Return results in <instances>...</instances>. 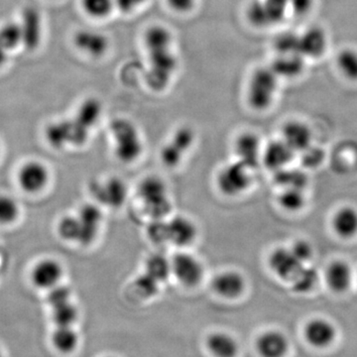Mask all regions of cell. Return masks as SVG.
Returning a JSON list of instances; mask_svg holds the SVG:
<instances>
[{"label":"cell","instance_id":"cb8c5ba5","mask_svg":"<svg viewBox=\"0 0 357 357\" xmlns=\"http://www.w3.org/2000/svg\"><path fill=\"white\" fill-rule=\"evenodd\" d=\"M335 234L342 239H352L357 236V210L352 206H344L335 211L332 218Z\"/></svg>","mask_w":357,"mask_h":357},{"label":"cell","instance_id":"8fae6325","mask_svg":"<svg viewBox=\"0 0 357 357\" xmlns=\"http://www.w3.org/2000/svg\"><path fill=\"white\" fill-rule=\"evenodd\" d=\"M79 229V245H91L98 238L103 222L100 208L96 204L82 206L76 213Z\"/></svg>","mask_w":357,"mask_h":357},{"label":"cell","instance_id":"60d3db41","mask_svg":"<svg viewBox=\"0 0 357 357\" xmlns=\"http://www.w3.org/2000/svg\"><path fill=\"white\" fill-rule=\"evenodd\" d=\"M146 234L148 239L155 245L159 246V248L169 245L167 218L166 220H150L147 227Z\"/></svg>","mask_w":357,"mask_h":357},{"label":"cell","instance_id":"9c48e42d","mask_svg":"<svg viewBox=\"0 0 357 357\" xmlns=\"http://www.w3.org/2000/svg\"><path fill=\"white\" fill-rule=\"evenodd\" d=\"M167 229L169 245H173L178 250L189 249L198 241V227L194 220L185 215L167 218Z\"/></svg>","mask_w":357,"mask_h":357},{"label":"cell","instance_id":"d4e9b609","mask_svg":"<svg viewBox=\"0 0 357 357\" xmlns=\"http://www.w3.org/2000/svg\"><path fill=\"white\" fill-rule=\"evenodd\" d=\"M305 61L306 59L300 54L277 55L270 67L279 79H296L304 72Z\"/></svg>","mask_w":357,"mask_h":357},{"label":"cell","instance_id":"d590c367","mask_svg":"<svg viewBox=\"0 0 357 357\" xmlns=\"http://www.w3.org/2000/svg\"><path fill=\"white\" fill-rule=\"evenodd\" d=\"M290 282L296 292L307 293L312 291L316 286L317 282H318V273L314 268L307 267L306 265H304Z\"/></svg>","mask_w":357,"mask_h":357},{"label":"cell","instance_id":"44dd1931","mask_svg":"<svg viewBox=\"0 0 357 357\" xmlns=\"http://www.w3.org/2000/svg\"><path fill=\"white\" fill-rule=\"evenodd\" d=\"M304 333L307 342L319 349L328 347L337 337L335 326L330 321L323 318L312 319L307 321Z\"/></svg>","mask_w":357,"mask_h":357},{"label":"cell","instance_id":"e575fe53","mask_svg":"<svg viewBox=\"0 0 357 357\" xmlns=\"http://www.w3.org/2000/svg\"><path fill=\"white\" fill-rule=\"evenodd\" d=\"M82 7L89 17L105 20L115 9L114 0H81Z\"/></svg>","mask_w":357,"mask_h":357},{"label":"cell","instance_id":"f35d334b","mask_svg":"<svg viewBox=\"0 0 357 357\" xmlns=\"http://www.w3.org/2000/svg\"><path fill=\"white\" fill-rule=\"evenodd\" d=\"M58 234L61 238L72 243H79V230L76 213L65 215L58 223Z\"/></svg>","mask_w":357,"mask_h":357},{"label":"cell","instance_id":"9a60e30c","mask_svg":"<svg viewBox=\"0 0 357 357\" xmlns=\"http://www.w3.org/2000/svg\"><path fill=\"white\" fill-rule=\"evenodd\" d=\"M328 48V33L321 26H311L299 34V54L305 59L317 60Z\"/></svg>","mask_w":357,"mask_h":357},{"label":"cell","instance_id":"484cf974","mask_svg":"<svg viewBox=\"0 0 357 357\" xmlns=\"http://www.w3.org/2000/svg\"><path fill=\"white\" fill-rule=\"evenodd\" d=\"M144 272L159 283H163L171 277V258L160 252L149 255L145 261Z\"/></svg>","mask_w":357,"mask_h":357},{"label":"cell","instance_id":"1f68e13d","mask_svg":"<svg viewBox=\"0 0 357 357\" xmlns=\"http://www.w3.org/2000/svg\"><path fill=\"white\" fill-rule=\"evenodd\" d=\"M306 201L304 190L295 188H286L282 190L278 197V203L281 208L289 213L302 211L305 208Z\"/></svg>","mask_w":357,"mask_h":357},{"label":"cell","instance_id":"f546056e","mask_svg":"<svg viewBox=\"0 0 357 357\" xmlns=\"http://www.w3.org/2000/svg\"><path fill=\"white\" fill-rule=\"evenodd\" d=\"M52 317L56 328L57 326H73L77 319V307L73 304L72 299L51 305Z\"/></svg>","mask_w":357,"mask_h":357},{"label":"cell","instance_id":"6da1fadb","mask_svg":"<svg viewBox=\"0 0 357 357\" xmlns=\"http://www.w3.org/2000/svg\"><path fill=\"white\" fill-rule=\"evenodd\" d=\"M145 49L148 60L145 81L153 91H164L172 81L178 66L173 45Z\"/></svg>","mask_w":357,"mask_h":357},{"label":"cell","instance_id":"8d00e7d4","mask_svg":"<svg viewBox=\"0 0 357 357\" xmlns=\"http://www.w3.org/2000/svg\"><path fill=\"white\" fill-rule=\"evenodd\" d=\"M246 15L249 22L256 27L265 28L273 25L266 6L263 3V0H253L248 6Z\"/></svg>","mask_w":357,"mask_h":357},{"label":"cell","instance_id":"d6a6232c","mask_svg":"<svg viewBox=\"0 0 357 357\" xmlns=\"http://www.w3.org/2000/svg\"><path fill=\"white\" fill-rule=\"evenodd\" d=\"M54 347L63 354H69L76 349L77 335L73 326H57L52 337Z\"/></svg>","mask_w":357,"mask_h":357},{"label":"cell","instance_id":"52a82bcc","mask_svg":"<svg viewBox=\"0 0 357 357\" xmlns=\"http://www.w3.org/2000/svg\"><path fill=\"white\" fill-rule=\"evenodd\" d=\"M171 258V277L184 288L198 287L206 276L203 261L188 249L178 250Z\"/></svg>","mask_w":357,"mask_h":357},{"label":"cell","instance_id":"ffe728a7","mask_svg":"<svg viewBox=\"0 0 357 357\" xmlns=\"http://www.w3.org/2000/svg\"><path fill=\"white\" fill-rule=\"evenodd\" d=\"M295 154L281 138L272 140L263 146L261 163L268 170L277 172L289 167Z\"/></svg>","mask_w":357,"mask_h":357},{"label":"cell","instance_id":"f1b7e54d","mask_svg":"<svg viewBox=\"0 0 357 357\" xmlns=\"http://www.w3.org/2000/svg\"><path fill=\"white\" fill-rule=\"evenodd\" d=\"M102 114V102L95 98H89L77 109L76 116L89 129L95 128Z\"/></svg>","mask_w":357,"mask_h":357},{"label":"cell","instance_id":"2e32d148","mask_svg":"<svg viewBox=\"0 0 357 357\" xmlns=\"http://www.w3.org/2000/svg\"><path fill=\"white\" fill-rule=\"evenodd\" d=\"M74 44L77 50L89 57L102 58L109 50V37L95 29H81L74 35Z\"/></svg>","mask_w":357,"mask_h":357},{"label":"cell","instance_id":"277c9868","mask_svg":"<svg viewBox=\"0 0 357 357\" xmlns=\"http://www.w3.org/2000/svg\"><path fill=\"white\" fill-rule=\"evenodd\" d=\"M109 129L114 154L119 161L130 164L140 158L143 153V140L132 121L116 119L112 122Z\"/></svg>","mask_w":357,"mask_h":357},{"label":"cell","instance_id":"7402d4cb","mask_svg":"<svg viewBox=\"0 0 357 357\" xmlns=\"http://www.w3.org/2000/svg\"><path fill=\"white\" fill-rule=\"evenodd\" d=\"M354 281V271L344 260H335L326 270V282L328 288L335 293H344L351 288Z\"/></svg>","mask_w":357,"mask_h":357},{"label":"cell","instance_id":"7c38bea8","mask_svg":"<svg viewBox=\"0 0 357 357\" xmlns=\"http://www.w3.org/2000/svg\"><path fill=\"white\" fill-rule=\"evenodd\" d=\"M17 181L23 192L38 194L48 185L50 172L42 162L28 161L18 171Z\"/></svg>","mask_w":357,"mask_h":357},{"label":"cell","instance_id":"f6af8a7d","mask_svg":"<svg viewBox=\"0 0 357 357\" xmlns=\"http://www.w3.org/2000/svg\"><path fill=\"white\" fill-rule=\"evenodd\" d=\"M303 162L307 168H316L323 162L324 152L318 148L309 147L302 152Z\"/></svg>","mask_w":357,"mask_h":357},{"label":"cell","instance_id":"5bb4252c","mask_svg":"<svg viewBox=\"0 0 357 357\" xmlns=\"http://www.w3.org/2000/svg\"><path fill=\"white\" fill-rule=\"evenodd\" d=\"M236 160L248 166L251 170L261 162L263 145L259 136L251 131L237 135L234 144Z\"/></svg>","mask_w":357,"mask_h":357},{"label":"cell","instance_id":"e0dca14e","mask_svg":"<svg viewBox=\"0 0 357 357\" xmlns=\"http://www.w3.org/2000/svg\"><path fill=\"white\" fill-rule=\"evenodd\" d=\"M64 276V268L58 260L45 258L35 264L31 271V280L37 288L51 290L60 285Z\"/></svg>","mask_w":357,"mask_h":357},{"label":"cell","instance_id":"bcb514c9","mask_svg":"<svg viewBox=\"0 0 357 357\" xmlns=\"http://www.w3.org/2000/svg\"><path fill=\"white\" fill-rule=\"evenodd\" d=\"M115 8L121 13L131 14L146 3L147 0H114Z\"/></svg>","mask_w":357,"mask_h":357},{"label":"cell","instance_id":"ab89813d","mask_svg":"<svg viewBox=\"0 0 357 357\" xmlns=\"http://www.w3.org/2000/svg\"><path fill=\"white\" fill-rule=\"evenodd\" d=\"M20 208L13 197L0 195V225H11L20 217Z\"/></svg>","mask_w":357,"mask_h":357},{"label":"cell","instance_id":"4316f807","mask_svg":"<svg viewBox=\"0 0 357 357\" xmlns=\"http://www.w3.org/2000/svg\"><path fill=\"white\" fill-rule=\"evenodd\" d=\"M208 347L215 357H236L238 347L236 340L225 333H215L208 340Z\"/></svg>","mask_w":357,"mask_h":357},{"label":"cell","instance_id":"8992f818","mask_svg":"<svg viewBox=\"0 0 357 357\" xmlns=\"http://www.w3.org/2000/svg\"><path fill=\"white\" fill-rule=\"evenodd\" d=\"M251 171L250 168L237 160L220 167L215 176L218 192L227 198L243 196L252 184Z\"/></svg>","mask_w":357,"mask_h":357},{"label":"cell","instance_id":"d6986e66","mask_svg":"<svg viewBox=\"0 0 357 357\" xmlns=\"http://www.w3.org/2000/svg\"><path fill=\"white\" fill-rule=\"evenodd\" d=\"M268 265L278 278L288 281L292 280L301 268L304 266L294 255L292 250L286 248H275L268 257Z\"/></svg>","mask_w":357,"mask_h":357},{"label":"cell","instance_id":"74e56055","mask_svg":"<svg viewBox=\"0 0 357 357\" xmlns=\"http://www.w3.org/2000/svg\"><path fill=\"white\" fill-rule=\"evenodd\" d=\"M274 50L277 55L299 54V34L291 31L281 33L274 40Z\"/></svg>","mask_w":357,"mask_h":357},{"label":"cell","instance_id":"7dc6e473","mask_svg":"<svg viewBox=\"0 0 357 357\" xmlns=\"http://www.w3.org/2000/svg\"><path fill=\"white\" fill-rule=\"evenodd\" d=\"M169 7L178 13H188L196 6L197 0H166Z\"/></svg>","mask_w":357,"mask_h":357},{"label":"cell","instance_id":"f907efd6","mask_svg":"<svg viewBox=\"0 0 357 357\" xmlns=\"http://www.w3.org/2000/svg\"><path fill=\"white\" fill-rule=\"evenodd\" d=\"M0 274H1V270H0Z\"/></svg>","mask_w":357,"mask_h":357},{"label":"cell","instance_id":"b9f144b4","mask_svg":"<svg viewBox=\"0 0 357 357\" xmlns=\"http://www.w3.org/2000/svg\"><path fill=\"white\" fill-rule=\"evenodd\" d=\"M160 285L158 281L155 280L151 276L145 273L136 277L134 281V287L143 296V297H152L158 293Z\"/></svg>","mask_w":357,"mask_h":357},{"label":"cell","instance_id":"3957f363","mask_svg":"<svg viewBox=\"0 0 357 357\" xmlns=\"http://www.w3.org/2000/svg\"><path fill=\"white\" fill-rule=\"evenodd\" d=\"M279 81L280 79L270 66L253 70L246 93L249 107L255 112L269 109L278 93Z\"/></svg>","mask_w":357,"mask_h":357},{"label":"cell","instance_id":"ac0fdd59","mask_svg":"<svg viewBox=\"0 0 357 357\" xmlns=\"http://www.w3.org/2000/svg\"><path fill=\"white\" fill-rule=\"evenodd\" d=\"M281 139L288 145L295 153H302L312 146V129L299 119H291L283 124L281 129Z\"/></svg>","mask_w":357,"mask_h":357},{"label":"cell","instance_id":"5b68a950","mask_svg":"<svg viewBox=\"0 0 357 357\" xmlns=\"http://www.w3.org/2000/svg\"><path fill=\"white\" fill-rule=\"evenodd\" d=\"M91 129L74 115L72 119L52 122L45 130L49 144L56 149L82 146L88 140Z\"/></svg>","mask_w":357,"mask_h":357},{"label":"cell","instance_id":"7a4b0ae2","mask_svg":"<svg viewBox=\"0 0 357 357\" xmlns=\"http://www.w3.org/2000/svg\"><path fill=\"white\" fill-rule=\"evenodd\" d=\"M138 201L150 220H166L172 211L168 187L161 178L148 176L137 188Z\"/></svg>","mask_w":357,"mask_h":357},{"label":"cell","instance_id":"ba28073f","mask_svg":"<svg viewBox=\"0 0 357 357\" xmlns=\"http://www.w3.org/2000/svg\"><path fill=\"white\" fill-rule=\"evenodd\" d=\"M89 191L102 206L119 208L128 199V185L119 177H109L102 181H95L89 185Z\"/></svg>","mask_w":357,"mask_h":357},{"label":"cell","instance_id":"ee69618b","mask_svg":"<svg viewBox=\"0 0 357 357\" xmlns=\"http://www.w3.org/2000/svg\"><path fill=\"white\" fill-rule=\"evenodd\" d=\"M316 0H289V7L296 17H304L311 13Z\"/></svg>","mask_w":357,"mask_h":357},{"label":"cell","instance_id":"30bf717a","mask_svg":"<svg viewBox=\"0 0 357 357\" xmlns=\"http://www.w3.org/2000/svg\"><path fill=\"white\" fill-rule=\"evenodd\" d=\"M211 287L213 293L225 300H236L245 293L246 279L236 269H225L213 277Z\"/></svg>","mask_w":357,"mask_h":357},{"label":"cell","instance_id":"83f0119b","mask_svg":"<svg viewBox=\"0 0 357 357\" xmlns=\"http://www.w3.org/2000/svg\"><path fill=\"white\" fill-rule=\"evenodd\" d=\"M335 67L347 81L357 82V50L354 48H344L338 52L335 57Z\"/></svg>","mask_w":357,"mask_h":357},{"label":"cell","instance_id":"c3c4849f","mask_svg":"<svg viewBox=\"0 0 357 357\" xmlns=\"http://www.w3.org/2000/svg\"><path fill=\"white\" fill-rule=\"evenodd\" d=\"M7 54H8V52L0 45V69L6 64L7 59H8Z\"/></svg>","mask_w":357,"mask_h":357},{"label":"cell","instance_id":"7bdbcfd3","mask_svg":"<svg viewBox=\"0 0 357 357\" xmlns=\"http://www.w3.org/2000/svg\"><path fill=\"white\" fill-rule=\"evenodd\" d=\"M290 249L292 250L294 255L296 256V258H297L302 264L306 265L307 263L311 261L312 258L314 257V249H312L311 244L306 241H303V239L293 243Z\"/></svg>","mask_w":357,"mask_h":357},{"label":"cell","instance_id":"603a6c76","mask_svg":"<svg viewBox=\"0 0 357 357\" xmlns=\"http://www.w3.org/2000/svg\"><path fill=\"white\" fill-rule=\"evenodd\" d=\"M256 347L262 357H283L288 351V338L278 331H268L257 338Z\"/></svg>","mask_w":357,"mask_h":357},{"label":"cell","instance_id":"681fc988","mask_svg":"<svg viewBox=\"0 0 357 357\" xmlns=\"http://www.w3.org/2000/svg\"><path fill=\"white\" fill-rule=\"evenodd\" d=\"M0 357H4L3 354H2L1 349H0Z\"/></svg>","mask_w":357,"mask_h":357},{"label":"cell","instance_id":"836d02e7","mask_svg":"<svg viewBox=\"0 0 357 357\" xmlns=\"http://www.w3.org/2000/svg\"><path fill=\"white\" fill-rule=\"evenodd\" d=\"M0 45L7 52L15 50L22 45L20 22H7L0 27Z\"/></svg>","mask_w":357,"mask_h":357},{"label":"cell","instance_id":"4dcf8cb0","mask_svg":"<svg viewBox=\"0 0 357 357\" xmlns=\"http://www.w3.org/2000/svg\"><path fill=\"white\" fill-rule=\"evenodd\" d=\"M275 182L283 189L295 188L305 189L307 185V176L299 169H291L289 167L275 172Z\"/></svg>","mask_w":357,"mask_h":357},{"label":"cell","instance_id":"4fadbf2b","mask_svg":"<svg viewBox=\"0 0 357 357\" xmlns=\"http://www.w3.org/2000/svg\"><path fill=\"white\" fill-rule=\"evenodd\" d=\"M20 25L22 33V46L28 51L38 49L43 37V21L38 9L34 6H26L21 13Z\"/></svg>","mask_w":357,"mask_h":357}]
</instances>
